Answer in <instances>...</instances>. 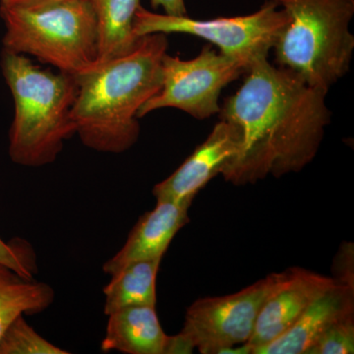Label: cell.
I'll use <instances>...</instances> for the list:
<instances>
[{
	"label": "cell",
	"mask_w": 354,
	"mask_h": 354,
	"mask_svg": "<svg viewBox=\"0 0 354 354\" xmlns=\"http://www.w3.org/2000/svg\"><path fill=\"white\" fill-rule=\"evenodd\" d=\"M354 353V314L344 317L326 330L306 354Z\"/></svg>",
	"instance_id": "ac0fdd59"
},
{
	"label": "cell",
	"mask_w": 354,
	"mask_h": 354,
	"mask_svg": "<svg viewBox=\"0 0 354 354\" xmlns=\"http://www.w3.org/2000/svg\"><path fill=\"white\" fill-rule=\"evenodd\" d=\"M354 314V288L335 283L317 297L290 330L253 354H306L333 324Z\"/></svg>",
	"instance_id": "7c38bea8"
},
{
	"label": "cell",
	"mask_w": 354,
	"mask_h": 354,
	"mask_svg": "<svg viewBox=\"0 0 354 354\" xmlns=\"http://www.w3.org/2000/svg\"><path fill=\"white\" fill-rule=\"evenodd\" d=\"M276 1L288 19L272 48L277 64L328 94L351 69L354 0Z\"/></svg>",
	"instance_id": "277c9868"
},
{
	"label": "cell",
	"mask_w": 354,
	"mask_h": 354,
	"mask_svg": "<svg viewBox=\"0 0 354 354\" xmlns=\"http://www.w3.org/2000/svg\"><path fill=\"white\" fill-rule=\"evenodd\" d=\"M0 66L14 104L9 157L23 167L53 164L65 141L76 135V77L41 69L26 55L3 50Z\"/></svg>",
	"instance_id": "3957f363"
},
{
	"label": "cell",
	"mask_w": 354,
	"mask_h": 354,
	"mask_svg": "<svg viewBox=\"0 0 354 354\" xmlns=\"http://www.w3.org/2000/svg\"><path fill=\"white\" fill-rule=\"evenodd\" d=\"M288 20L276 0H266L248 15L208 20L153 12L141 6L135 16L133 32L137 39L153 34L197 37L215 44L221 55L239 60L249 68L257 60L268 58Z\"/></svg>",
	"instance_id": "8992f818"
},
{
	"label": "cell",
	"mask_w": 354,
	"mask_h": 354,
	"mask_svg": "<svg viewBox=\"0 0 354 354\" xmlns=\"http://www.w3.org/2000/svg\"><path fill=\"white\" fill-rule=\"evenodd\" d=\"M167 48V35H148L124 55L75 76L72 120L84 145L97 152L122 153L137 143L138 113L162 87Z\"/></svg>",
	"instance_id": "7a4b0ae2"
},
{
	"label": "cell",
	"mask_w": 354,
	"mask_h": 354,
	"mask_svg": "<svg viewBox=\"0 0 354 354\" xmlns=\"http://www.w3.org/2000/svg\"><path fill=\"white\" fill-rule=\"evenodd\" d=\"M244 74L241 88L225 100L218 113L241 140L239 153L221 176L243 186L301 171L315 158L330 122L327 93L268 58Z\"/></svg>",
	"instance_id": "6da1fadb"
},
{
	"label": "cell",
	"mask_w": 354,
	"mask_h": 354,
	"mask_svg": "<svg viewBox=\"0 0 354 354\" xmlns=\"http://www.w3.org/2000/svg\"><path fill=\"white\" fill-rule=\"evenodd\" d=\"M190 206L171 201H157L152 211L140 216L122 248L102 266L113 276L127 266L140 261L162 259L177 232L189 221Z\"/></svg>",
	"instance_id": "8fae6325"
},
{
	"label": "cell",
	"mask_w": 354,
	"mask_h": 354,
	"mask_svg": "<svg viewBox=\"0 0 354 354\" xmlns=\"http://www.w3.org/2000/svg\"><path fill=\"white\" fill-rule=\"evenodd\" d=\"M2 50L32 57L77 76L99 60V30L87 0L37 6H0Z\"/></svg>",
	"instance_id": "5b68a950"
},
{
	"label": "cell",
	"mask_w": 354,
	"mask_h": 354,
	"mask_svg": "<svg viewBox=\"0 0 354 354\" xmlns=\"http://www.w3.org/2000/svg\"><path fill=\"white\" fill-rule=\"evenodd\" d=\"M55 297V290L48 283L23 278L0 264V339L16 318L44 312Z\"/></svg>",
	"instance_id": "9a60e30c"
},
{
	"label": "cell",
	"mask_w": 354,
	"mask_h": 354,
	"mask_svg": "<svg viewBox=\"0 0 354 354\" xmlns=\"http://www.w3.org/2000/svg\"><path fill=\"white\" fill-rule=\"evenodd\" d=\"M62 0H0V6H37Z\"/></svg>",
	"instance_id": "7402d4cb"
},
{
	"label": "cell",
	"mask_w": 354,
	"mask_h": 354,
	"mask_svg": "<svg viewBox=\"0 0 354 354\" xmlns=\"http://www.w3.org/2000/svg\"><path fill=\"white\" fill-rule=\"evenodd\" d=\"M290 279L263 305L249 344L252 354L292 327L317 297L335 285V281L302 268H291Z\"/></svg>",
	"instance_id": "30bf717a"
},
{
	"label": "cell",
	"mask_w": 354,
	"mask_h": 354,
	"mask_svg": "<svg viewBox=\"0 0 354 354\" xmlns=\"http://www.w3.org/2000/svg\"><path fill=\"white\" fill-rule=\"evenodd\" d=\"M94 11L99 30V60L120 57L139 41L133 26L140 0H87Z\"/></svg>",
	"instance_id": "5bb4252c"
},
{
	"label": "cell",
	"mask_w": 354,
	"mask_h": 354,
	"mask_svg": "<svg viewBox=\"0 0 354 354\" xmlns=\"http://www.w3.org/2000/svg\"><path fill=\"white\" fill-rule=\"evenodd\" d=\"M333 274L335 283L354 288V247L351 242L344 241L335 254Z\"/></svg>",
	"instance_id": "ffe728a7"
},
{
	"label": "cell",
	"mask_w": 354,
	"mask_h": 354,
	"mask_svg": "<svg viewBox=\"0 0 354 354\" xmlns=\"http://www.w3.org/2000/svg\"><path fill=\"white\" fill-rule=\"evenodd\" d=\"M101 348L127 354H167L169 337L162 330L156 306L137 305L109 314Z\"/></svg>",
	"instance_id": "4fadbf2b"
},
{
	"label": "cell",
	"mask_w": 354,
	"mask_h": 354,
	"mask_svg": "<svg viewBox=\"0 0 354 354\" xmlns=\"http://www.w3.org/2000/svg\"><path fill=\"white\" fill-rule=\"evenodd\" d=\"M0 264L7 266L28 279H34L38 272L34 249L29 242L23 239L6 242L0 239Z\"/></svg>",
	"instance_id": "d6986e66"
},
{
	"label": "cell",
	"mask_w": 354,
	"mask_h": 354,
	"mask_svg": "<svg viewBox=\"0 0 354 354\" xmlns=\"http://www.w3.org/2000/svg\"><path fill=\"white\" fill-rule=\"evenodd\" d=\"M241 140L236 129L220 120L206 140L183 165L153 188L157 201H171L191 206L193 200L239 152Z\"/></svg>",
	"instance_id": "9c48e42d"
},
{
	"label": "cell",
	"mask_w": 354,
	"mask_h": 354,
	"mask_svg": "<svg viewBox=\"0 0 354 354\" xmlns=\"http://www.w3.org/2000/svg\"><path fill=\"white\" fill-rule=\"evenodd\" d=\"M248 67L234 58L205 46L196 57L183 60L165 53L162 60V87L142 106L138 118L158 109H176L198 120L220 113L221 91Z\"/></svg>",
	"instance_id": "ba28073f"
},
{
	"label": "cell",
	"mask_w": 354,
	"mask_h": 354,
	"mask_svg": "<svg viewBox=\"0 0 354 354\" xmlns=\"http://www.w3.org/2000/svg\"><path fill=\"white\" fill-rule=\"evenodd\" d=\"M162 259L140 261L127 266L104 286V314L128 306L157 304L156 281Z\"/></svg>",
	"instance_id": "2e32d148"
},
{
	"label": "cell",
	"mask_w": 354,
	"mask_h": 354,
	"mask_svg": "<svg viewBox=\"0 0 354 354\" xmlns=\"http://www.w3.org/2000/svg\"><path fill=\"white\" fill-rule=\"evenodd\" d=\"M39 335L24 319L16 318L0 339V354H67Z\"/></svg>",
	"instance_id": "e0dca14e"
},
{
	"label": "cell",
	"mask_w": 354,
	"mask_h": 354,
	"mask_svg": "<svg viewBox=\"0 0 354 354\" xmlns=\"http://www.w3.org/2000/svg\"><path fill=\"white\" fill-rule=\"evenodd\" d=\"M150 2L153 9L162 7V10L165 11V14H167V15H187L185 0H150Z\"/></svg>",
	"instance_id": "44dd1931"
},
{
	"label": "cell",
	"mask_w": 354,
	"mask_h": 354,
	"mask_svg": "<svg viewBox=\"0 0 354 354\" xmlns=\"http://www.w3.org/2000/svg\"><path fill=\"white\" fill-rule=\"evenodd\" d=\"M291 270L272 272L232 295L199 298L186 310L178 335L202 354H220L230 346L247 344L263 305L290 279Z\"/></svg>",
	"instance_id": "52a82bcc"
}]
</instances>
